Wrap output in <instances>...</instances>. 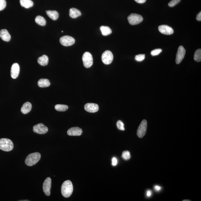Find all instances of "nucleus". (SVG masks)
Masks as SVG:
<instances>
[{
    "mask_svg": "<svg viewBox=\"0 0 201 201\" xmlns=\"http://www.w3.org/2000/svg\"><path fill=\"white\" fill-rule=\"evenodd\" d=\"M103 62L105 64H109L112 63L113 60L112 53L109 50H107L103 53L101 57Z\"/></svg>",
    "mask_w": 201,
    "mask_h": 201,
    "instance_id": "nucleus-7",
    "label": "nucleus"
},
{
    "mask_svg": "<svg viewBox=\"0 0 201 201\" xmlns=\"http://www.w3.org/2000/svg\"><path fill=\"white\" fill-rule=\"evenodd\" d=\"M82 133V130L78 127L70 128L67 131V134L70 136H80Z\"/></svg>",
    "mask_w": 201,
    "mask_h": 201,
    "instance_id": "nucleus-14",
    "label": "nucleus"
},
{
    "mask_svg": "<svg viewBox=\"0 0 201 201\" xmlns=\"http://www.w3.org/2000/svg\"><path fill=\"white\" fill-rule=\"evenodd\" d=\"M183 201H190V200H183Z\"/></svg>",
    "mask_w": 201,
    "mask_h": 201,
    "instance_id": "nucleus-39",
    "label": "nucleus"
},
{
    "mask_svg": "<svg viewBox=\"0 0 201 201\" xmlns=\"http://www.w3.org/2000/svg\"><path fill=\"white\" fill-rule=\"evenodd\" d=\"M147 122L145 120H143L141 123L138 128L137 134L138 137L140 138L144 137L145 135L147 130Z\"/></svg>",
    "mask_w": 201,
    "mask_h": 201,
    "instance_id": "nucleus-6",
    "label": "nucleus"
},
{
    "mask_svg": "<svg viewBox=\"0 0 201 201\" xmlns=\"http://www.w3.org/2000/svg\"><path fill=\"white\" fill-rule=\"evenodd\" d=\"M60 44L64 46H69L73 45L75 43V40L70 36L65 35L60 38Z\"/></svg>",
    "mask_w": 201,
    "mask_h": 201,
    "instance_id": "nucleus-8",
    "label": "nucleus"
},
{
    "mask_svg": "<svg viewBox=\"0 0 201 201\" xmlns=\"http://www.w3.org/2000/svg\"><path fill=\"white\" fill-rule=\"evenodd\" d=\"M46 13L48 16L53 20H56L58 18L59 14L56 11H47Z\"/></svg>",
    "mask_w": 201,
    "mask_h": 201,
    "instance_id": "nucleus-22",
    "label": "nucleus"
},
{
    "mask_svg": "<svg viewBox=\"0 0 201 201\" xmlns=\"http://www.w3.org/2000/svg\"><path fill=\"white\" fill-rule=\"evenodd\" d=\"M33 130L34 133L38 134H45L48 132V128L42 123L37 124L33 126Z\"/></svg>",
    "mask_w": 201,
    "mask_h": 201,
    "instance_id": "nucleus-9",
    "label": "nucleus"
},
{
    "mask_svg": "<svg viewBox=\"0 0 201 201\" xmlns=\"http://www.w3.org/2000/svg\"><path fill=\"white\" fill-rule=\"evenodd\" d=\"M0 37L4 41L8 42L11 39V36L6 29H2L0 31Z\"/></svg>",
    "mask_w": 201,
    "mask_h": 201,
    "instance_id": "nucleus-16",
    "label": "nucleus"
},
{
    "mask_svg": "<svg viewBox=\"0 0 201 201\" xmlns=\"http://www.w3.org/2000/svg\"><path fill=\"white\" fill-rule=\"evenodd\" d=\"M145 57V54H140L136 55L135 57V59L136 61H141L144 60Z\"/></svg>",
    "mask_w": 201,
    "mask_h": 201,
    "instance_id": "nucleus-29",
    "label": "nucleus"
},
{
    "mask_svg": "<svg viewBox=\"0 0 201 201\" xmlns=\"http://www.w3.org/2000/svg\"><path fill=\"white\" fill-rule=\"evenodd\" d=\"M117 160L116 158L114 157L112 159V165L113 166H115L117 165Z\"/></svg>",
    "mask_w": 201,
    "mask_h": 201,
    "instance_id": "nucleus-33",
    "label": "nucleus"
},
{
    "mask_svg": "<svg viewBox=\"0 0 201 201\" xmlns=\"http://www.w3.org/2000/svg\"><path fill=\"white\" fill-rule=\"evenodd\" d=\"M162 51V50L161 49H155L151 51V54L153 56H157L159 55Z\"/></svg>",
    "mask_w": 201,
    "mask_h": 201,
    "instance_id": "nucleus-30",
    "label": "nucleus"
},
{
    "mask_svg": "<svg viewBox=\"0 0 201 201\" xmlns=\"http://www.w3.org/2000/svg\"><path fill=\"white\" fill-rule=\"evenodd\" d=\"M82 61L84 67L86 68H90L93 64L92 55L88 52L85 53L82 56Z\"/></svg>",
    "mask_w": 201,
    "mask_h": 201,
    "instance_id": "nucleus-5",
    "label": "nucleus"
},
{
    "mask_svg": "<svg viewBox=\"0 0 201 201\" xmlns=\"http://www.w3.org/2000/svg\"><path fill=\"white\" fill-rule=\"evenodd\" d=\"M81 15V13L80 11L75 8L70 9L69 15L72 18H75Z\"/></svg>",
    "mask_w": 201,
    "mask_h": 201,
    "instance_id": "nucleus-19",
    "label": "nucleus"
},
{
    "mask_svg": "<svg viewBox=\"0 0 201 201\" xmlns=\"http://www.w3.org/2000/svg\"><path fill=\"white\" fill-rule=\"evenodd\" d=\"M38 85L41 87H49L50 83L48 79H41L38 80Z\"/></svg>",
    "mask_w": 201,
    "mask_h": 201,
    "instance_id": "nucleus-20",
    "label": "nucleus"
},
{
    "mask_svg": "<svg viewBox=\"0 0 201 201\" xmlns=\"http://www.w3.org/2000/svg\"><path fill=\"white\" fill-rule=\"evenodd\" d=\"M36 23L41 26H45L46 22L43 17L41 16H38L36 17L35 19Z\"/></svg>",
    "mask_w": 201,
    "mask_h": 201,
    "instance_id": "nucleus-24",
    "label": "nucleus"
},
{
    "mask_svg": "<svg viewBox=\"0 0 201 201\" xmlns=\"http://www.w3.org/2000/svg\"><path fill=\"white\" fill-rule=\"evenodd\" d=\"M51 186V180L50 177H47L44 181L43 184V191L47 196H49L50 195V189Z\"/></svg>",
    "mask_w": 201,
    "mask_h": 201,
    "instance_id": "nucleus-11",
    "label": "nucleus"
},
{
    "mask_svg": "<svg viewBox=\"0 0 201 201\" xmlns=\"http://www.w3.org/2000/svg\"><path fill=\"white\" fill-rule=\"evenodd\" d=\"M32 108V105L31 103L27 102L24 103L21 108V111L23 114H27L30 112Z\"/></svg>",
    "mask_w": 201,
    "mask_h": 201,
    "instance_id": "nucleus-17",
    "label": "nucleus"
},
{
    "mask_svg": "<svg viewBox=\"0 0 201 201\" xmlns=\"http://www.w3.org/2000/svg\"><path fill=\"white\" fill-rule=\"evenodd\" d=\"M159 32L165 35H171L173 34L174 30L171 27L167 25H161L158 27Z\"/></svg>",
    "mask_w": 201,
    "mask_h": 201,
    "instance_id": "nucleus-13",
    "label": "nucleus"
},
{
    "mask_svg": "<svg viewBox=\"0 0 201 201\" xmlns=\"http://www.w3.org/2000/svg\"><path fill=\"white\" fill-rule=\"evenodd\" d=\"M136 2L139 4H143L146 2V0H134Z\"/></svg>",
    "mask_w": 201,
    "mask_h": 201,
    "instance_id": "nucleus-37",
    "label": "nucleus"
},
{
    "mask_svg": "<svg viewBox=\"0 0 201 201\" xmlns=\"http://www.w3.org/2000/svg\"><path fill=\"white\" fill-rule=\"evenodd\" d=\"M180 1L181 0H172L169 2L168 6L171 7H174L175 6L179 4Z\"/></svg>",
    "mask_w": 201,
    "mask_h": 201,
    "instance_id": "nucleus-32",
    "label": "nucleus"
},
{
    "mask_svg": "<svg viewBox=\"0 0 201 201\" xmlns=\"http://www.w3.org/2000/svg\"><path fill=\"white\" fill-rule=\"evenodd\" d=\"M117 126L118 129L120 130L124 131V124L123 122L121 120H119L117 123Z\"/></svg>",
    "mask_w": 201,
    "mask_h": 201,
    "instance_id": "nucleus-28",
    "label": "nucleus"
},
{
    "mask_svg": "<svg viewBox=\"0 0 201 201\" xmlns=\"http://www.w3.org/2000/svg\"><path fill=\"white\" fill-rule=\"evenodd\" d=\"M73 192V186L70 180L65 181L63 183L61 187V193L63 196L68 198L71 196Z\"/></svg>",
    "mask_w": 201,
    "mask_h": 201,
    "instance_id": "nucleus-1",
    "label": "nucleus"
},
{
    "mask_svg": "<svg viewBox=\"0 0 201 201\" xmlns=\"http://www.w3.org/2000/svg\"><path fill=\"white\" fill-rule=\"evenodd\" d=\"M20 66L17 63H15L12 64L11 67V74L13 79H15L18 77L20 74Z\"/></svg>",
    "mask_w": 201,
    "mask_h": 201,
    "instance_id": "nucleus-15",
    "label": "nucleus"
},
{
    "mask_svg": "<svg viewBox=\"0 0 201 201\" xmlns=\"http://www.w3.org/2000/svg\"><path fill=\"white\" fill-rule=\"evenodd\" d=\"M37 61L40 65L46 66L48 63V58L47 55H43L39 57Z\"/></svg>",
    "mask_w": 201,
    "mask_h": 201,
    "instance_id": "nucleus-18",
    "label": "nucleus"
},
{
    "mask_svg": "<svg viewBox=\"0 0 201 201\" xmlns=\"http://www.w3.org/2000/svg\"><path fill=\"white\" fill-rule=\"evenodd\" d=\"M41 155L40 153H31L27 156L25 160V164L28 166H33L40 161Z\"/></svg>",
    "mask_w": 201,
    "mask_h": 201,
    "instance_id": "nucleus-2",
    "label": "nucleus"
},
{
    "mask_svg": "<svg viewBox=\"0 0 201 201\" xmlns=\"http://www.w3.org/2000/svg\"><path fill=\"white\" fill-rule=\"evenodd\" d=\"M55 108L57 111H65L68 108V106L64 104H57L55 106Z\"/></svg>",
    "mask_w": 201,
    "mask_h": 201,
    "instance_id": "nucleus-25",
    "label": "nucleus"
},
{
    "mask_svg": "<svg viewBox=\"0 0 201 201\" xmlns=\"http://www.w3.org/2000/svg\"><path fill=\"white\" fill-rule=\"evenodd\" d=\"M121 157L125 160L127 161L129 160L131 158L130 152L128 151H124L123 152Z\"/></svg>",
    "mask_w": 201,
    "mask_h": 201,
    "instance_id": "nucleus-27",
    "label": "nucleus"
},
{
    "mask_svg": "<svg viewBox=\"0 0 201 201\" xmlns=\"http://www.w3.org/2000/svg\"><path fill=\"white\" fill-rule=\"evenodd\" d=\"M20 3L21 6L26 8H31L34 5L33 2L31 0H20Z\"/></svg>",
    "mask_w": 201,
    "mask_h": 201,
    "instance_id": "nucleus-21",
    "label": "nucleus"
},
{
    "mask_svg": "<svg viewBox=\"0 0 201 201\" xmlns=\"http://www.w3.org/2000/svg\"><path fill=\"white\" fill-rule=\"evenodd\" d=\"M6 5L7 2L5 0H0V11L4 9Z\"/></svg>",
    "mask_w": 201,
    "mask_h": 201,
    "instance_id": "nucleus-31",
    "label": "nucleus"
},
{
    "mask_svg": "<svg viewBox=\"0 0 201 201\" xmlns=\"http://www.w3.org/2000/svg\"><path fill=\"white\" fill-rule=\"evenodd\" d=\"M152 192L150 190H148L146 192V196L147 197H150L152 196Z\"/></svg>",
    "mask_w": 201,
    "mask_h": 201,
    "instance_id": "nucleus-34",
    "label": "nucleus"
},
{
    "mask_svg": "<svg viewBox=\"0 0 201 201\" xmlns=\"http://www.w3.org/2000/svg\"><path fill=\"white\" fill-rule=\"evenodd\" d=\"M194 59L195 61L197 62H200L201 61V50L198 49L196 50L194 53Z\"/></svg>",
    "mask_w": 201,
    "mask_h": 201,
    "instance_id": "nucleus-26",
    "label": "nucleus"
},
{
    "mask_svg": "<svg viewBox=\"0 0 201 201\" xmlns=\"http://www.w3.org/2000/svg\"><path fill=\"white\" fill-rule=\"evenodd\" d=\"M84 108L86 111L90 113L97 112L99 110V106L94 103H87L84 106Z\"/></svg>",
    "mask_w": 201,
    "mask_h": 201,
    "instance_id": "nucleus-12",
    "label": "nucleus"
},
{
    "mask_svg": "<svg viewBox=\"0 0 201 201\" xmlns=\"http://www.w3.org/2000/svg\"><path fill=\"white\" fill-rule=\"evenodd\" d=\"M196 19L198 21H201V12L199 13V14H198L197 16Z\"/></svg>",
    "mask_w": 201,
    "mask_h": 201,
    "instance_id": "nucleus-36",
    "label": "nucleus"
},
{
    "mask_svg": "<svg viewBox=\"0 0 201 201\" xmlns=\"http://www.w3.org/2000/svg\"><path fill=\"white\" fill-rule=\"evenodd\" d=\"M29 201L28 200H20V201Z\"/></svg>",
    "mask_w": 201,
    "mask_h": 201,
    "instance_id": "nucleus-38",
    "label": "nucleus"
},
{
    "mask_svg": "<svg viewBox=\"0 0 201 201\" xmlns=\"http://www.w3.org/2000/svg\"><path fill=\"white\" fill-rule=\"evenodd\" d=\"M100 30L101 31L102 34L104 36L110 35L112 33L111 30L108 27L102 26L100 27Z\"/></svg>",
    "mask_w": 201,
    "mask_h": 201,
    "instance_id": "nucleus-23",
    "label": "nucleus"
},
{
    "mask_svg": "<svg viewBox=\"0 0 201 201\" xmlns=\"http://www.w3.org/2000/svg\"><path fill=\"white\" fill-rule=\"evenodd\" d=\"M14 148V144L10 139L7 138L0 139V149L5 152H9Z\"/></svg>",
    "mask_w": 201,
    "mask_h": 201,
    "instance_id": "nucleus-3",
    "label": "nucleus"
},
{
    "mask_svg": "<svg viewBox=\"0 0 201 201\" xmlns=\"http://www.w3.org/2000/svg\"><path fill=\"white\" fill-rule=\"evenodd\" d=\"M129 24L131 25H136L140 23L143 21V17L136 14H132L127 18Z\"/></svg>",
    "mask_w": 201,
    "mask_h": 201,
    "instance_id": "nucleus-4",
    "label": "nucleus"
},
{
    "mask_svg": "<svg viewBox=\"0 0 201 201\" xmlns=\"http://www.w3.org/2000/svg\"><path fill=\"white\" fill-rule=\"evenodd\" d=\"M154 189L156 192H159L161 189V187L159 186H155Z\"/></svg>",
    "mask_w": 201,
    "mask_h": 201,
    "instance_id": "nucleus-35",
    "label": "nucleus"
},
{
    "mask_svg": "<svg viewBox=\"0 0 201 201\" xmlns=\"http://www.w3.org/2000/svg\"><path fill=\"white\" fill-rule=\"evenodd\" d=\"M186 52V50L183 46H181L179 47L176 54V64H179L181 62L184 58Z\"/></svg>",
    "mask_w": 201,
    "mask_h": 201,
    "instance_id": "nucleus-10",
    "label": "nucleus"
}]
</instances>
